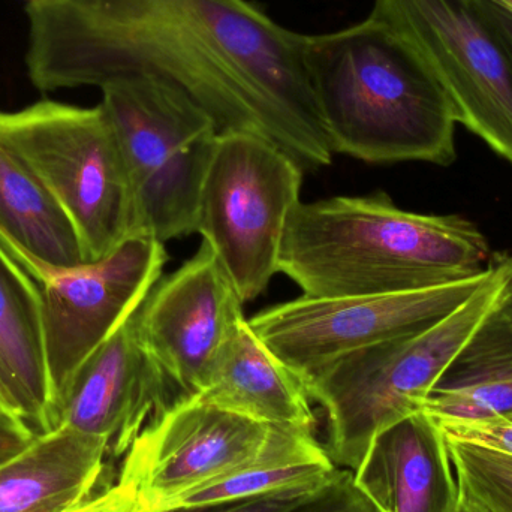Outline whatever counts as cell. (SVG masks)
I'll use <instances>...</instances> for the list:
<instances>
[{
	"label": "cell",
	"instance_id": "obj_22",
	"mask_svg": "<svg viewBox=\"0 0 512 512\" xmlns=\"http://www.w3.org/2000/svg\"><path fill=\"white\" fill-rule=\"evenodd\" d=\"M289 512H379L375 505L355 487L349 469L337 471L334 480L306 504Z\"/></svg>",
	"mask_w": 512,
	"mask_h": 512
},
{
	"label": "cell",
	"instance_id": "obj_13",
	"mask_svg": "<svg viewBox=\"0 0 512 512\" xmlns=\"http://www.w3.org/2000/svg\"><path fill=\"white\" fill-rule=\"evenodd\" d=\"M140 306L81 364L56 405L54 430L104 439L111 462L171 405L167 381L141 342Z\"/></svg>",
	"mask_w": 512,
	"mask_h": 512
},
{
	"label": "cell",
	"instance_id": "obj_23",
	"mask_svg": "<svg viewBox=\"0 0 512 512\" xmlns=\"http://www.w3.org/2000/svg\"><path fill=\"white\" fill-rule=\"evenodd\" d=\"M331 481H328L324 486L303 487V489L270 493V495L256 496V498L242 499V501L224 502V504L195 508V510L170 512H289L300 507V505L306 504L309 499L324 490Z\"/></svg>",
	"mask_w": 512,
	"mask_h": 512
},
{
	"label": "cell",
	"instance_id": "obj_21",
	"mask_svg": "<svg viewBox=\"0 0 512 512\" xmlns=\"http://www.w3.org/2000/svg\"><path fill=\"white\" fill-rule=\"evenodd\" d=\"M433 420L448 439L480 445L512 456V418L495 417L484 420Z\"/></svg>",
	"mask_w": 512,
	"mask_h": 512
},
{
	"label": "cell",
	"instance_id": "obj_2",
	"mask_svg": "<svg viewBox=\"0 0 512 512\" xmlns=\"http://www.w3.org/2000/svg\"><path fill=\"white\" fill-rule=\"evenodd\" d=\"M493 255L468 219L406 212L378 192L298 204L279 273L307 297L400 294L480 276Z\"/></svg>",
	"mask_w": 512,
	"mask_h": 512
},
{
	"label": "cell",
	"instance_id": "obj_8",
	"mask_svg": "<svg viewBox=\"0 0 512 512\" xmlns=\"http://www.w3.org/2000/svg\"><path fill=\"white\" fill-rule=\"evenodd\" d=\"M429 63L457 123L512 165V42L484 0H375Z\"/></svg>",
	"mask_w": 512,
	"mask_h": 512
},
{
	"label": "cell",
	"instance_id": "obj_29",
	"mask_svg": "<svg viewBox=\"0 0 512 512\" xmlns=\"http://www.w3.org/2000/svg\"><path fill=\"white\" fill-rule=\"evenodd\" d=\"M0 412H9V414H12L11 411H9L8 406H6L5 400H3L2 394H0ZM14 415V414H12Z\"/></svg>",
	"mask_w": 512,
	"mask_h": 512
},
{
	"label": "cell",
	"instance_id": "obj_5",
	"mask_svg": "<svg viewBox=\"0 0 512 512\" xmlns=\"http://www.w3.org/2000/svg\"><path fill=\"white\" fill-rule=\"evenodd\" d=\"M0 141L44 183L74 224L87 262L134 236V195L116 129L101 104L42 99L0 111Z\"/></svg>",
	"mask_w": 512,
	"mask_h": 512
},
{
	"label": "cell",
	"instance_id": "obj_32",
	"mask_svg": "<svg viewBox=\"0 0 512 512\" xmlns=\"http://www.w3.org/2000/svg\"><path fill=\"white\" fill-rule=\"evenodd\" d=\"M510 418H512V417H510Z\"/></svg>",
	"mask_w": 512,
	"mask_h": 512
},
{
	"label": "cell",
	"instance_id": "obj_20",
	"mask_svg": "<svg viewBox=\"0 0 512 512\" xmlns=\"http://www.w3.org/2000/svg\"><path fill=\"white\" fill-rule=\"evenodd\" d=\"M447 444L460 499L480 512H512V456L454 439Z\"/></svg>",
	"mask_w": 512,
	"mask_h": 512
},
{
	"label": "cell",
	"instance_id": "obj_27",
	"mask_svg": "<svg viewBox=\"0 0 512 512\" xmlns=\"http://www.w3.org/2000/svg\"><path fill=\"white\" fill-rule=\"evenodd\" d=\"M486 2L492 3L496 8L504 9V11L512 14V0H486Z\"/></svg>",
	"mask_w": 512,
	"mask_h": 512
},
{
	"label": "cell",
	"instance_id": "obj_18",
	"mask_svg": "<svg viewBox=\"0 0 512 512\" xmlns=\"http://www.w3.org/2000/svg\"><path fill=\"white\" fill-rule=\"evenodd\" d=\"M508 285L424 400L421 411L430 417H512V292Z\"/></svg>",
	"mask_w": 512,
	"mask_h": 512
},
{
	"label": "cell",
	"instance_id": "obj_7",
	"mask_svg": "<svg viewBox=\"0 0 512 512\" xmlns=\"http://www.w3.org/2000/svg\"><path fill=\"white\" fill-rule=\"evenodd\" d=\"M304 170L264 135L221 132L201 186L195 233L209 243L245 303L279 273Z\"/></svg>",
	"mask_w": 512,
	"mask_h": 512
},
{
	"label": "cell",
	"instance_id": "obj_14",
	"mask_svg": "<svg viewBox=\"0 0 512 512\" xmlns=\"http://www.w3.org/2000/svg\"><path fill=\"white\" fill-rule=\"evenodd\" d=\"M352 474L379 512H453L460 504L447 438L424 411L381 430Z\"/></svg>",
	"mask_w": 512,
	"mask_h": 512
},
{
	"label": "cell",
	"instance_id": "obj_15",
	"mask_svg": "<svg viewBox=\"0 0 512 512\" xmlns=\"http://www.w3.org/2000/svg\"><path fill=\"white\" fill-rule=\"evenodd\" d=\"M192 399L268 426L316 432L303 379L261 342L248 319L225 343Z\"/></svg>",
	"mask_w": 512,
	"mask_h": 512
},
{
	"label": "cell",
	"instance_id": "obj_12",
	"mask_svg": "<svg viewBox=\"0 0 512 512\" xmlns=\"http://www.w3.org/2000/svg\"><path fill=\"white\" fill-rule=\"evenodd\" d=\"M245 301L209 243L153 286L138 312L141 342L167 381L171 405L197 396Z\"/></svg>",
	"mask_w": 512,
	"mask_h": 512
},
{
	"label": "cell",
	"instance_id": "obj_17",
	"mask_svg": "<svg viewBox=\"0 0 512 512\" xmlns=\"http://www.w3.org/2000/svg\"><path fill=\"white\" fill-rule=\"evenodd\" d=\"M110 447L69 429L38 435L0 465V512H65L96 495Z\"/></svg>",
	"mask_w": 512,
	"mask_h": 512
},
{
	"label": "cell",
	"instance_id": "obj_11",
	"mask_svg": "<svg viewBox=\"0 0 512 512\" xmlns=\"http://www.w3.org/2000/svg\"><path fill=\"white\" fill-rule=\"evenodd\" d=\"M274 427L197 399L156 415L122 459L117 481L140 496L147 511L219 480L261 456Z\"/></svg>",
	"mask_w": 512,
	"mask_h": 512
},
{
	"label": "cell",
	"instance_id": "obj_25",
	"mask_svg": "<svg viewBox=\"0 0 512 512\" xmlns=\"http://www.w3.org/2000/svg\"><path fill=\"white\" fill-rule=\"evenodd\" d=\"M38 438L24 421L9 412H0V465L23 453Z\"/></svg>",
	"mask_w": 512,
	"mask_h": 512
},
{
	"label": "cell",
	"instance_id": "obj_4",
	"mask_svg": "<svg viewBox=\"0 0 512 512\" xmlns=\"http://www.w3.org/2000/svg\"><path fill=\"white\" fill-rule=\"evenodd\" d=\"M511 279L512 255L495 254L486 283L432 327L352 352L303 379L310 399L324 411V448L337 468L354 472L381 430L421 411Z\"/></svg>",
	"mask_w": 512,
	"mask_h": 512
},
{
	"label": "cell",
	"instance_id": "obj_31",
	"mask_svg": "<svg viewBox=\"0 0 512 512\" xmlns=\"http://www.w3.org/2000/svg\"><path fill=\"white\" fill-rule=\"evenodd\" d=\"M508 286H510V289H511V292H512V279L510 280V285H508Z\"/></svg>",
	"mask_w": 512,
	"mask_h": 512
},
{
	"label": "cell",
	"instance_id": "obj_30",
	"mask_svg": "<svg viewBox=\"0 0 512 512\" xmlns=\"http://www.w3.org/2000/svg\"><path fill=\"white\" fill-rule=\"evenodd\" d=\"M27 5H32V3H45V2H53V0H27Z\"/></svg>",
	"mask_w": 512,
	"mask_h": 512
},
{
	"label": "cell",
	"instance_id": "obj_24",
	"mask_svg": "<svg viewBox=\"0 0 512 512\" xmlns=\"http://www.w3.org/2000/svg\"><path fill=\"white\" fill-rule=\"evenodd\" d=\"M65 512H149L140 496L128 484L117 481L113 486L105 487L89 501Z\"/></svg>",
	"mask_w": 512,
	"mask_h": 512
},
{
	"label": "cell",
	"instance_id": "obj_16",
	"mask_svg": "<svg viewBox=\"0 0 512 512\" xmlns=\"http://www.w3.org/2000/svg\"><path fill=\"white\" fill-rule=\"evenodd\" d=\"M0 394L36 435L54 430L53 387L45 357L41 289L0 246Z\"/></svg>",
	"mask_w": 512,
	"mask_h": 512
},
{
	"label": "cell",
	"instance_id": "obj_1",
	"mask_svg": "<svg viewBox=\"0 0 512 512\" xmlns=\"http://www.w3.org/2000/svg\"><path fill=\"white\" fill-rule=\"evenodd\" d=\"M26 65L42 92L153 77L185 92L221 132L264 135L303 170L327 167L304 66L306 35L246 0H53L27 5Z\"/></svg>",
	"mask_w": 512,
	"mask_h": 512
},
{
	"label": "cell",
	"instance_id": "obj_26",
	"mask_svg": "<svg viewBox=\"0 0 512 512\" xmlns=\"http://www.w3.org/2000/svg\"><path fill=\"white\" fill-rule=\"evenodd\" d=\"M486 2V0H484ZM487 8H489L490 14L493 15L496 21H498L499 26L504 30L505 35L508 36V39L512 42V14L510 12L504 11V9L496 8L492 3L486 2Z\"/></svg>",
	"mask_w": 512,
	"mask_h": 512
},
{
	"label": "cell",
	"instance_id": "obj_10",
	"mask_svg": "<svg viewBox=\"0 0 512 512\" xmlns=\"http://www.w3.org/2000/svg\"><path fill=\"white\" fill-rule=\"evenodd\" d=\"M165 262L164 243L131 236L105 258L54 268L39 283L56 405L81 364L143 303L161 279Z\"/></svg>",
	"mask_w": 512,
	"mask_h": 512
},
{
	"label": "cell",
	"instance_id": "obj_6",
	"mask_svg": "<svg viewBox=\"0 0 512 512\" xmlns=\"http://www.w3.org/2000/svg\"><path fill=\"white\" fill-rule=\"evenodd\" d=\"M101 90V105L128 165L134 236L165 243L194 234L201 186L219 135L215 120L158 78H123Z\"/></svg>",
	"mask_w": 512,
	"mask_h": 512
},
{
	"label": "cell",
	"instance_id": "obj_28",
	"mask_svg": "<svg viewBox=\"0 0 512 512\" xmlns=\"http://www.w3.org/2000/svg\"><path fill=\"white\" fill-rule=\"evenodd\" d=\"M453 512H480L478 510H475L474 507H471V505L466 504V502H463L462 499H460V504L457 505L456 510Z\"/></svg>",
	"mask_w": 512,
	"mask_h": 512
},
{
	"label": "cell",
	"instance_id": "obj_19",
	"mask_svg": "<svg viewBox=\"0 0 512 512\" xmlns=\"http://www.w3.org/2000/svg\"><path fill=\"white\" fill-rule=\"evenodd\" d=\"M0 246L36 283L53 268L86 264L71 219L29 167L0 141Z\"/></svg>",
	"mask_w": 512,
	"mask_h": 512
},
{
	"label": "cell",
	"instance_id": "obj_9",
	"mask_svg": "<svg viewBox=\"0 0 512 512\" xmlns=\"http://www.w3.org/2000/svg\"><path fill=\"white\" fill-rule=\"evenodd\" d=\"M480 276L421 291L352 297H301L248 319L261 342L301 379L352 352L432 327L486 283Z\"/></svg>",
	"mask_w": 512,
	"mask_h": 512
},
{
	"label": "cell",
	"instance_id": "obj_3",
	"mask_svg": "<svg viewBox=\"0 0 512 512\" xmlns=\"http://www.w3.org/2000/svg\"><path fill=\"white\" fill-rule=\"evenodd\" d=\"M304 66L333 153L373 164L456 161V114L420 51L379 18L306 35Z\"/></svg>",
	"mask_w": 512,
	"mask_h": 512
}]
</instances>
